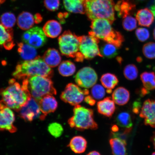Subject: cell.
Wrapping results in <instances>:
<instances>
[{
	"label": "cell",
	"instance_id": "cell-32",
	"mask_svg": "<svg viewBox=\"0 0 155 155\" xmlns=\"http://www.w3.org/2000/svg\"><path fill=\"white\" fill-rule=\"evenodd\" d=\"M118 49L114 45L106 42L101 46L100 51L102 57L110 59L115 57L117 55Z\"/></svg>",
	"mask_w": 155,
	"mask_h": 155
},
{
	"label": "cell",
	"instance_id": "cell-23",
	"mask_svg": "<svg viewBox=\"0 0 155 155\" xmlns=\"http://www.w3.org/2000/svg\"><path fill=\"white\" fill-rule=\"evenodd\" d=\"M18 46V53L21 57L25 61H31L37 57V51L33 46L23 42L19 43Z\"/></svg>",
	"mask_w": 155,
	"mask_h": 155
},
{
	"label": "cell",
	"instance_id": "cell-3",
	"mask_svg": "<svg viewBox=\"0 0 155 155\" xmlns=\"http://www.w3.org/2000/svg\"><path fill=\"white\" fill-rule=\"evenodd\" d=\"M9 86L0 90V95L3 101L10 108L18 112L26 104L32 96L26 90L14 79L9 81Z\"/></svg>",
	"mask_w": 155,
	"mask_h": 155
},
{
	"label": "cell",
	"instance_id": "cell-7",
	"mask_svg": "<svg viewBox=\"0 0 155 155\" xmlns=\"http://www.w3.org/2000/svg\"><path fill=\"white\" fill-rule=\"evenodd\" d=\"M99 40L90 35L80 36L78 53L75 61H82L84 59L90 60L97 56L102 57L98 44Z\"/></svg>",
	"mask_w": 155,
	"mask_h": 155
},
{
	"label": "cell",
	"instance_id": "cell-14",
	"mask_svg": "<svg viewBox=\"0 0 155 155\" xmlns=\"http://www.w3.org/2000/svg\"><path fill=\"white\" fill-rule=\"evenodd\" d=\"M140 116L144 119V124L155 128V100H145L141 110Z\"/></svg>",
	"mask_w": 155,
	"mask_h": 155
},
{
	"label": "cell",
	"instance_id": "cell-24",
	"mask_svg": "<svg viewBox=\"0 0 155 155\" xmlns=\"http://www.w3.org/2000/svg\"><path fill=\"white\" fill-rule=\"evenodd\" d=\"M86 0H63L65 9L70 12L85 14L84 3Z\"/></svg>",
	"mask_w": 155,
	"mask_h": 155
},
{
	"label": "cell",
	"instance_id": "cell-13",
	"mask_svg": "<svg viewBox=\"0 0 155 155\" xmlns=\"http://www.w3.org/2000/svg\"><path fill=\"white\" fill-rule=\"evenodd\" d=\"M98 76L94 69L90 67L82 68L75 76V81L78 86L84 88H89L96 84Z\"/></svg>",
	"mask_w": 155,
	"mask_h": 155
},
{
	"label": "cell",
	"instance_id": "cell-44",
	"mask_svg": "<svg viewBox=\"0 0 155 155\" xmlns=\"http://www.w3.org/2000/svg\"><path fill=\"white\" fill-rule=\"evenodd\" d=\"M150 140L153 143L154 148H155V132L153 133L152 137H151Z\"/></svg>",
	"mask_w": 155,
	"mask_h": 155
},
{
	"label": "cell",
	"instance_id": "cell-11",
	"mask_svg": "<svg viewBox=\"0 0 155 155\" xmlns=\"http://www.w3.org/2000/svg\"><path fill=\"white\" fill-rule=\"evenodd\" d=\"M15 117L14 112L3 101H0V131H7L11 133L16 132L14 125Z\"/></svg>",
	"mask_w": 155,
	"mask_h": 155
},
{
	"label": "cell",
	"instance_id": "cell-34",
	"mask_svg": "<svg viewBox=\"0 0 155 155\" xmlns=\"http://www.w3.org/2000/svg\"><path fill=\"white\" fill-rule=\"evenodd\" d=\"M16 18L13 13L6 12L4 13L1 17L2 24L7 29H12L16 22Z\"/></svg>",
	"mask_w": 155,
	"mask_h": 155
},
{
	"label": "cell",
	"instance_id": "cell-28",
	"mask_svg": "<svg viewBox=\"0 0 155 155\" xmlns=\"http://www.w3.org/2000/svg\"><path fill=\"white\" fill-rule=\"evenodd\" d=\"M110 144L113 155H127V142L117 137L110 139Z\"/></svg>",
	"mask_w": 155,
	"mask_h": 155
},
{
	"label": "cell",
	"instance_id": "cell-5",
	"mask_svg": "<svg viewBox=\"0 0 155 155\" xmlns=\"http://www.w3.org/2000/svg\"><path fill=\"white\" fill-rule=\"evenodd\" d=\"M22 86L28 90L33 98L38 101L48 95H56L57 91L53 83L47 77L34 76L23 80Z\"/></svg>",
	"mask_w": 155,
	"mask_h": 155
},
{
	"label": "cell",
	"instance_id": "cell-49",
	"mask_svg": "<svg viewBox=\"0 0 155 155\" xmlns=\"http://www.w3.org/2000/svg\"><path fill=\"white\" fill-rule=\"evenodd\" d=\"M152 155H155V152L153 153Z\"/></svg>",
	"mask_w": 155,
	"mask_h": 155
},
{
	"label": "cell",
	"instance_id": "cell-50",
	"mask_svg": "<svg viewBox=\"0 0 155 155\" xmlns=\"http://www.w3.org/2000/svg\"><path fill=\"white\" fill-rule=\"evenodd\" d=\"M137 1H145V0H137Z\"/></svg>",
	"mask_w": 155,
	"mask_h": 155
},
{
	"label": "cell",
	"instance_id": "cell-39",
	"mask_svg": "<svg viewBox=\"0 0 155 155\" xmlns=\"http://www.w3.org/2000/svg\"><path fill=\"white\" fill-rule=\"evenodd\" d=\"M135 35L137 39L141 42L148 40L150 37V32L148 29L145 28H139L135 31Z\"/></svg>",
	"mask_w": 155,
	"mask_h": 155
},
{
	"label": "cell",
	"instance_id": "cell-15",
	"mask_svg": "<svg viewBox=\"0 0 155 155\" xmlns=\"http://www.w3.org/2000/svg\"><path fill=\"white\" fill-rule=\"evenodd\" d=\"M136 5L133 0H119L115 4V9L118 16L123 18L134 12Z\"/></svg>",
	"mask_w": 155,
	"mask_h": 155
},
{
	"label": "cell",
	"instance_id": "cell-37",
	"mask_svg": "<svg viewBox=\"0 0 155 155\" xmlns=\"http://www.w3.org/2000/svg\"><path fill=\"white\" fill-rule=\"evenodd\" d=\"M48 130L50 134L55 138L61 136L63 133V128L61 124L58 123L50 124L48 127Z\"/></svg>",
	"mask_w": 155,
	"mask_h": 155
},
{
	"label": "cell",
	"instance_id": "cell-19",
	"mask_svg": "<svg viewBox=\"0 0 155 155\" xmlns=\"http://www.w3.org/2000/svg\"><path fill=\"white\" fill-rule=\"evenodd\" d=\"M13 36L12 29L6 28L0 23V46H3L6 50L12 49L15 45Z\"/></svg>",
	"mask_w": 155,
	"mask_h": 155
},
{
	"label": "cell",
	"instance_id": "cell-21",
	"mask_svg": "<svg viewBox=\"0 0 155 155\" xmlns=\"http://www.w3.org/2000/svg\"><path fill=\"white\" fill-rule=\"evenodd\" d=\"M43 59L51 68L58 66L61 63V58L59 51L55 48H49L44 53Z\"/></svg>",
	"mask_w": 155,
	"mask_h": 155
},
{
	"label": "cell",
	"instance_id": "cell-29",
	"mask_svg": "<svg viewBox=\"0 0 155 155\" xmlns=\"http://www.w3.org/2000/svg\"><path fill=\"white\" fill-rule=\"evenodd\" d=\"M140 79L143 88L149 92L155 89V73L145 71L141 74Z\"/></svg>",
	"mask_w": 155,
	"mask_h": 155
},
{
	"label": "cell",
	"instance_id": "cell-9",
	"mask_svg": "<svg viewBox=\"0 0 155 155\" xmlns=\"http://www.w3.org/2000/svg\"><path fill=\"white\" fill-rule=\"evenodd\" d=\"M89 94V91L87 89L82 90L78 85L70 83L66 87L60 97L64 102L75 106L81 104L84 99L85 96Z\"/></svg>",
	"mask_w": 155,
	"mask_h": 155
},
{
	"label": "cell",
	"instance_id": "cell-45",
	"mask_svg": "<svg viewBox=\"0 0 155 155\" xmlns=\"http://www.w3.org/2000/svg\"><path fill=\"white\" fill-rule=\"evenodd\" d=\"M111 130L112 133L117 132L119 130V128L117 126L114 125L112 127Z\"/></svg>",
	"mask_w": 155,
	"mask_h": 155
},
{
	"label": "cell",
	"instance_id": "cell-38",
	"mask_svg": "<svg viewBox=\"0 0 155 155\" xmlns=\"http://www.w3.org/2000/svg\"><path fill=\"white\" fill-rule=\"evenodd\" d=\"M92 97L94 99L99 100L103 98L106 94L104 87L100 84H95L91 90Z\"/></svg>",
	"mask_w": 155,
	"mask_h": 155
},
{
	"label": "cell",
	"instance_id": "cell-8",
	"mask_svg": "<svg viewBox=\"0 0 155 155\" xmlns=\"http://www.w3.org/2000/svg\"><path fill=\"white\" fill-rule=\"evenodd\" d=\"M60 51L63 55L75 58L78 53L80 36L70 31H65L58 39Z\"/></svg>",
	"mask_w": 155,
	"mask_h": 155
},
{
	"label": "cell",
	"instance_id": "cell-46",
	"mask_svg": "<svg viewBox=\"0 0 155 155\" xmlns=\"http://www.w3.org/2000/svg\"><path fill=\"white\" fill-rule=\"evenodd\" d=\"M87 155H101L99 153L96 151H93L89 153Z\"/></svg>",
	"mask_w": 155,
	"mask_h": 155
},
{
	"label": "cell",
	"instance_id": "cell-4",
	"mask_svg": "<svg viewBox=\"0 0 155 155\" xmlns=\"http://www.w3.org/2000/svg\"><path fill=\"white\" fill-rule=\"evenodd\" d=\"M115 6L114 0H86L85 14L91 21L105 19L112 24L116 20Z\"/></svg>",
	"mask_w": 155,
	"mask_h": 155
},
{
	"label": "cell",
	"instance_id": "cell-25",
	"mask_svg": "<svg viewBox=\"0 0 155 155\" xmlns=\"http://www.w3.org/2000/svg\"><path fill=\"white\" fill-rule=\"evenodd\" d=\"M87 145L86 139L81 136H77L71 138L68 146L75 153L81 154L86 151Z\"/></svg>",
	"mask_w": 155,
	"mask_h": 155
},
{
	"label": "cell",
	"instance_id": "cell-22",
	"mask_svg": "<svg viewBox=\"0 0 155 155\" xmlns=\"http://www.w3.org/2000/svg\"><path fill=\"white\" fill-rule=\"evenodd\" d=\"M112 96L115 103L120 106H123L129 102L130 98V93L124 87H120L114 91Z\"/></svg>",
	"mask_w": 155,
	"mask_h": 155
},
{
	"label": "cell",
	"instance_id": "cell-30",
	"mask_svg": "<svg viewBox=\"0 0 155 155\" xmlns=\"http://www.w3.org/2000/svg\"><path fill=\"white\" fill-rule=\"evenodd\" d=\"M76 67L72 62L64 61L60 63L58 71L60 74L64 77H69L73 75L76 71Z\"/></svg>",
	"mask_w": 155,
	"mask_h": 155
},
{
	"label": "cell",
	"instance_id": "cell-33",
	"mask_svg": "<svg viewBox=\"0 0 155 155\" xmlns=\"http://www.w3.org/2000/svg\"><path fill=\"white\" fill-rule=\"evenodd\" d=\"M123 73L124 76L127 80L134 81L138 77V69L134 64H129L124 68Z\"/></svg>",
	"mask_w": 155,
	"mask_h": 155
},
{
	"label": "cell",
	"instance_id": "cell-1",
	"mask_svg": "<svg viewBox=\"0 0 155 155\" xmlns=\"http://www.w3.org/2000/svg\"><path fill=\"white\" fill-rule=\"evenodd\" d=\"M53 75V70L45 63L43 58L40 57L18 64L13 73L15 78L22 80L34 76L50 78Z\"/></svg>",
	"mask_w": 155,
	"mask_h": 155
},
{
	"label": "cell",
	"instance_id": "cell-47",
	"mask_svg": "<svg viewBox=\"0 0 155 155\" xmlns=\"http://www.w3.org/2000/svg\"><path fill=\"white\" fill-rule=\"evenodd\" d=\"M153 38L155 40V28L154 29L153 31Z\"/></svg>",
	"mask_w": 155,
	"mask_h": 155
},
{
	"label": "cell",
	"instance_id": "cell-35",
	"mask_svg": "<svg viewBox=\"0 0 155 155\" xmlns=\"http://www.w3.org/2000/svg\"><path fill=\"white\" fill-rule=\"evenodd\" d=\"M123 19L122 25L124 30L127 31H131L136 28L137 26V20L134 17L131 15H129Z\"/></svg>",
	"mask_w": 155,
	"mask_h": 155
},
{
	"label": "cell",
	"instance_id": "cell-6",
	"mask_svg": "<svg viewBox=\"0 0 155 155\" xmlns=\"http://www.w3.org/2000/svg\"><path fill=\"white\" fill-rule=\"evenodd\" d=\"M68 123L72 128L77 130H96L97 124L94 119V111L91 109L77 105L73 108V115L68 120Z\"/></svg>",
	"mask_w": 155,
	"mask_h": 155
},
{
	"label": "cell",
	"instance_id": "cell-27",
	"mask_svg": "<svg viewBox=\"0 0 155 155\" xmlns=\"http://www.w3.org/2000/svg\"><path fill=\"white\" fill-rule=\"evenodd\" d=\"M102 86L107 89V92L110 94L112 90L117 86L119 81L117 77L113 74L107 73L103 75L100 79Z\"/></svg>",
	"mask_w": 155,
	"mask_h": 155
},
{
	"label": "cell",
	"instance_id": "cell-43",
	"mask_svg": "<svg viewBox=\"0 0 155 155\" xmlns=\"http://www.w3.org/2000/svg\"><path fill=\"white\" fill-rule=\"evenodd\" d=\"M34 17L35 23L36 24H38L42 21V17L40 14H36L35 15Z\"/></svg>",
	"mask_w": 155,
	"mask_h": 155
},
{
	"label": "cell",
	"instance_id": "cell-16",
	"mask_svg": "<svg viewBox=\"0 0 155 155\" xmlns=\"http://www.w3.org/2000/svg\"><path fill=\"white\" fill-rule=\"evenodd\" d=\"M39 106L42 114L45 116L55 112L58 107V102L51 95L44 96L38 101Z\"/></svg>",
	"mask_w": 155,
	"mask_h": 155
},
{
	"label": "cell",
	"instance_id": "cell-2",
	"mask_svg": "<svg viewBox=\"0 0 155 155\" xmlns=\"http://www.w3.org/2000/svg\"><path fill=\"white\" fill-rule=\"evenodd\" d=\"M112 24L107 19L98 18L92 21L91 31L89 35L107 43L114 45L120 48L125 41V38L120 32L112 28Z\"/></svg>",
	"mask_w": 155,
	"mask_h": 155
},
{
	"label": "cell",
	"instance_id": "cell-26",
	"mask_svg": "<svg viewBox=\"0 0 155 155\" xmlns=\"http://www.w3.org/2000/svg\"><path fill=\"white\" fill-rule=\"evenodd\" d=\"M17 23L19 28L22 30H28L34 26L35 23L34 17L31 13L23 12L19 15Z\"/></svg>",
	"mask_w": 155,
	"mask_h": 155
},
{
	"label": "cell",
	"instance_id": "cell-40",
	"mask_svg": "<svg viewBox=\"0 0 155 155\" xmlns=\"http://www.w3.org/2000/svg\"><path fill=\"white\" fill-rule=\"evenodd\" d=\"M60 0H44V5L48 10L51 12L57 11L60 6Z\"/></svg>",
	"mask_w": 155,
	"mask_h": 155
},
{
	"label": "cell",
	"instance_id": "cell-18",
	"mask_svg": "<svg viewBox=\"0 0 155 155\" xmlns=\"http://www.w3.org/2000/svg\"><path fill=\"white\" fill-rule=\"evenodd\" d=\"M136 18L139 25L149 28L154 20L153 14L148 8L139 10L136 14Z\"/></svg>",
	"mask_w": 155,
	"mask_h": 155
},
{
	"label": "cell",
	"instance_id": "cell-48",
	"mask_svg": "<svg viewBox=\"0 0 155 155\" xmlns=\"http://www.w3.org/2000/svg\"><path fill=\"white\" fill-rule=\"evenodd\" d=\"M5 1V0H0V5L3 3Z\"/></svg>",
	"mask_w": 155,
	"mask_h": 155
},
{
	"label": "cell",
	"instance_id": "cell-17",
	"mask_svg": "<svg viewBox=\"0 0 155 155\" xmlns=\"http://www.w3.org/2000/svg\"><path fill=\"white\" fill-rule=\"evenodd\" d=\"M98 111L101 115L111 117L115 112V102L110 97H107L97 104Z\"/></svg>",
	"mask_w": 155,
	"mask_h": 155
},
{
	"label": "cell",
	"instance_id": "cell-36",
	"mask_svg": "<svg viewBox=\"0 0 155 155\" xmlns=\"http://www.w3.org/2000/svg\"><path fill=\"white\" fill-rule=\"evenodd\" d=\"M142 51L145 57L148 59H155V43L150 42L144 45Z\"/></svg>",
	"mask_w": 155,
	"mask_h": 155
},
{
	"label": "cell",
	"instance_id": "cell-10",
	"mask_svg": "<svg viewBox=\"0 0 155 155\" xmlns=\"http://www.w3.org/2000/svg\"><path fill=\"white\" fill-rule=\"evenodd\" d=\"M17 112L26 121L31 122L38 118L44 120L46 117L41 111L38 101L32 97Z\"/></svg>",
	"mask_w": 155,
	"mask_h": 155
},
{
	"label": "cell",
	"instance_id": "cell-12",
	"mask_svg": "<svg viewBox=\"0 0 155 155\" xmlns=\"http://www.w3.org/2000/svg\"><path fill=\"white\" fill-rule=\"evenodd\" d=\"M22 38L25 43L36 48L42 47L47 41V38L43 30L38 27L27 31L23 34Z\"/></svg>",
	"mask_w": 155,
	"mask_h": 155
},
{
	"label": "cell",
	"instance_id": "cell-42",
	"mask_svg": "<svg viewBox=\"0 0 155 155\" xmlns=\"http://www.w3.org/2000/svg\"><path fill=\"white\" fill-rule=\"evenodd\" d=\"M85 101L91 106H94L96 103V100L91 96H88L84 98Z\"/></svg>",
	"mask_w": 155,
	"mask_h": 155
},
{
	"label": "cell",
	"instance_id": "cell-41",
	"mask_svg": "<svg viewBox=\"0 0 155 155\" xmlns=\"http://www.w3.org/2000/svg\"><path fill=\"white\" fill-rule=\"evenodd\" d=\"M147 5L148 8L152 12L155 18V0H150Z\"/></svg>",
	"mask_w": 155,
	"mask_h": 155
},
{
	"label": "cell",
	"instance_id": "cell-20",
	"mask_svg": "<svg viewBox=\"0 0 155 155\" xmlns=\"http://www.w3.org/2000/svg\"><path fill=\"white\" fill-rule=\"evenodd\" d=\"M42 30L48 37L55 38L61 34L62 28L61 24L58 21L51 20L46 23Z\"/></svg>",
	"mask_w": 155,
	"mask_h": 155
},
{
	"label": "cell",
	"instance_id": "cell-31",
	"mask_svg": "<svg viewBox=\"0 0 155 155\" xmlns=\"http://www.w3.org/2000/svg\"><path fill=\"white\" fill-rule=\"evenodd\" d=\"M116 121L117 124L126 129H132L133 124L131 116L128 112H123L116 116Z\"/></svg>",
	"mask_w": 155,
	"mask_h": 155
}]
</instances>
